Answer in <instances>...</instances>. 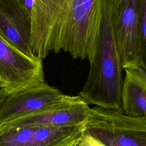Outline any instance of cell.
<instances>
[{
	"instance_id": "obj_1",
	"label": "cell",
	"mask_w": 146,
	"mask_h": 146,
	"mask_svg": "<svg viewBox=\"0 0 146 146\" xmlns=\"http://www.w3.org/2000/svg\"><path fill=\"white\" fill-rule=\"evenodd\" d=\"M103 0H34L31 11L30 46L33 54L45 58L53 51L87 59L95 52Z\"/></svg>"
},
{
	"instance_id": "obj_2",
	"label": "cell",
	"mask_w": 146,
	"mask_h": 146,
	"mask_svg": "<svg viewBox=\"0 0 146 146\" xmlns=\"http://www.w3.org/2000/svg\"><path fill=\"white\" fill-rule=\"evenodd\" d=\"M90 64L88 77L78 95L88 105L121 109L124 68L112 29L107 0H103L96 52Z\"/></svg>"
},
{
	"instance_id": "obj_3",
	"label": "cell",
	"mask_w": 146,
	"mask_h": 146,
	"mask_svg": "<svg viewBox=\"0 0 146 146\" xmlns=\"http://www.w3.org/2000/svg\"><path fill=\"white\" fill-rule=\"evenodd\" d=\"M85 131L107 146H146V119L121 109L90 107Z\"/></svg>"
},
{
	"instance_id": "obj_4",
	"label": "cell",
	"mask_w": 146,
	"mask_h": 146,
	"mask_svg": "<svg viewBox=\"0 0 146 146\" xmlns=\"http://www.w3.org/2000/svg\"><path fill=\"white\" fill-rule=\"evenodd\" d=\"M111 24L123 68L137 65L139 54L138 0H107Z\"/></svg>"
},
{
	"instance_id": "obj_5",
	"label": "cell",
	"mask_w": 146,
	"mask_h": 146,
	"mask_svg": "<svg viewBox=\"0 0 146 146\" xmlns=\"http://www.w3.org/2000/svg\"><path fill=\"white\" fill-rule=\"evenodd\" d=\"M42 60L26 55L0 35V88L9 95L45 82Z\"/></svg>"
},
{
	"instance_id": "obj_6",
	"label": "cell",
	"mask_w": 146,
	"mask_h": 146,
	"mask_svg": "<svg viewBox=\"0 0 146 146\" xmlns=\"http://www.w3.org/2000/svg\"><path fill=\"white\" fill-rule=\"evenodd\" d=\"M89 109L88 104L79 95H64L60 99L42 110L14 119L3 124L43 127L79 125L86 123Z\"/></svg>"
},
{
	"instance_id": "obj_7",
	"label": "cell",
	"mask_w": 146,
	"mask_h": 146,
	"mask_svg": "<svg viewBox=\"0 0 146 146\" xmlns=\"http://www.w3.org/2000/svg\"><path fill=\"white\" fill-rule=\"evenodd\" d=\"M85 123L63 127L0 125V146H56L85 129Z\"/></svg>"
},
{
	"instance_id": "obj_8",
	"label": "cell",
	"mask_w": 146,
	"mask_h": 146,
	"mask_svg": "<svg viewBox=\"0 0 146 146\" xmlns=\"http://www.w3.org/2000/svg\"><path fill=\"white\" fill-rule=\"evenodd\" d=\"M64 95L46 82L7 95L0 108V125L42 110Z\"/></svg>"
},
{
	"instance_id": "obj_9",
	"label": "cell",
	"mask_w": 146,
	"mask_h": 146,
	"mask_svg": "<svg viewBox=\"0 0 146 146\" xmlns=\"http://www.w3.org/2000/svg\"><path fill=\"white\" fill-rule=\"evenodd\" d=\"M31 14L17 0H0V35L26 55L35 58L30 46Z\"/></svg>"
},
{
	"instance_id": "obj_10",
	"label": "cell",
	"mask_w": 146,
	"mask_h": 146,
	"mask_svg": "<svg viewBox=\"0 0 146 146\" xmlns=\"http://www.w3.org/2000/svg\"><path fill=\"white\" fill-rule=\"evenodd\" d=\"M124 70L121 110L128 115L146 119V70L139 65Z\"/></svg>"
},
{
	"instance_id": "obj_11",
	"label": "cell",
	"mask_w": 146,
	"mask_h": 146,
	"mask_svg": "<svg viewBox=\"0 0 146 146\" xmlns=\"http://www.w3.org/2000/svg\"><path fill=\"white\" fill-rule=\"evenodd\" d=\"M139 1V54L137 65L146 70V0Z\"/></svg>"
},
{
	"instance_id": "obj_12",
	"label": "cell",
	"mask_w": 146,
	"mask_h": 146,
	"mask_svg": "<svg viewBox=\"0 0 146 146\" xmlns=\"http://www.w3.org/2000/svg\"><path fill=\"white\" fill-rule=\"evenodd\" d=\"M80 143L82 146H107L99 139L86 132L85 129L81 135Z\"/></svg>"
},
{
	"instance_id": "obj_13",
	"label": "cell",
	"mask_w": 146,
	"mask_h": 146,
	"mask_svg": "<svg viewBox=\"0 0 146 146\" xmlns=\"http://www.w3.org/2000/svg\"><path fill=\"white\" fill-rule=\"evenodd\" d=\"M82 133L83 132L78 135L70 137L56 146H82L80 143V137Z\"/></svg>"
},
{
	"instance_id": "obj_14",
	"label": "cell",
	"mask_w": 146,
	"mask_h": 146,
	"mask_svg": "<svg viewBox=\"0 0 146 146\" xmlns=\"http://www.w3.org/2000/svg\"><path fill=\"white\" fill-rule=\"evenodd\" d=\"M19 4L29 14L31 15L32 8L34 0H17Z\"/></svg>"
},
{
	"instance_id": "obj_15",
	"label": "cell",
	"mask_w": 146,
	"mask_h": 146,
	"mask_svg": "<svg viewBox=\"0 0 146 146\" xmlns=\"http://www.w3.org/2000/svg\"><path fill=\"white\" fill-rule=\"evenodd\" d=\"M7 95V94L6 92L3 89L0 88V108H1L3 102H4L5 99H6Z\"/></svg>"
}]
</instances>
